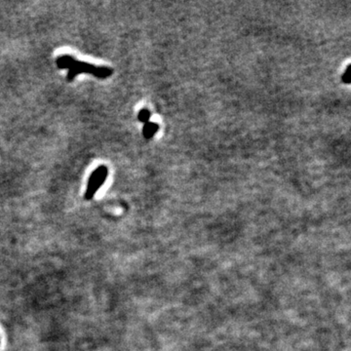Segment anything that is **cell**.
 <instances>
[{"label": "cell", "mask_w": 351, "mask_h": 351, "mask_svg": "<svg viewBox=\"0 0 351 351\" xmlns=\"http://www.w3.org/2000/svg\"><path fill=\"white\" fill-rule=\"evenodd\" d=\"M81 74H88V75L96 76L97 78L104 79V78H107L111 76L113 74V71L110 68L96 67V66L91 65L89 63L75 60L74 63L72 64L71 68L69 69L67 79L69 82H71L76 78V76L81 75Z\"/></svg>", "instance_id": "obj_1"}, {"label": "cell", "mask_w": 351, "mask_h": 351, "mask_svg": "<svg viewBox=\"0 0 351 351\" xmlns=\"http://www.w3.org/2000/svg\"><path fill=\"white\" fill-rule=\"evenodd\" d=\"M108 175V169L106 166H99L96 170L90 176L87 188L84 194V198L86 200H91L97 191L100 189V186L104 183L106 176Z\"/></svg>", "instance_id": "obj_2"}, {"label": "cell", "mask_w": 351, "mask_h": 351, "mask_svg": "<svg viewBox=\"0 0 351 351\" xmlns=\"http://www.w3.org/2000/svg\"><path fill=\"white\" fill-rule=\"evenodd\" d=\"M75 60L76 59L73 56H71V55H62L56 61L57 67L60 70H66V69L69 70Z\"/></svg>", "instance_id": "obj_3"}, {"label": "cell", "mask_w": 351, "mask_h": 351, "mask_svg": "<svg viewBox=\"0 0 351 351\" xmlns=\"http://www.w3.org/2000/svg\"><path fill=\"white\" fill-rule=\"evenodd\" d=\"M158 129H159V125L157 123L151 122V121L146 123L143 128V135H144L145 139H147V140L151 139L156 134Z\"/></svg>", "instance_id": "obj_4"}, {"label": "cell", "mask_w": 351, "mask_h": 351, "mask_svg": "<svg viewBox=\"0 0 351 351\" xmlns=\"http://www.w3.org/2000/svg\"><path fill=\"white\" fill-rule=\"evenodd\" d=\"M151 111L147 108H143L139 111V114H138V119L140 122H143V123H148L150 122V119H151Z\"/></svg>", "instance_id": "obj_5"}, {"label": "cell", "mask_w": 351, "mask_h": 351, "mask_svg": "<svg viewBox=\"0 0 351 351\" xmlns=\"http://www.w3.org/2000/svg\"><path fill=\"white\" fill-rule=\"evenodd\" d=\"M342 81L346 84H351V74L349 75V74H345L342 76Z\"/></svg>", "instance_id": "obj_6"}, {"label": "cell", "mask_w": 351, "mask_h": 351, "mask_svg": "<svg viewBox=\"0 0 351 351\" xmlns=\"http://www.w3.org/2000/svg\"><path fill=\"white\" fill-rule=\"evenodd\" d=\"M346 74H349V75H351V65H350V66H348V68H347V72H346Z\"/></svg>", "instance_id": "obj_7"}]
</instances>
